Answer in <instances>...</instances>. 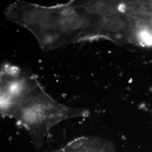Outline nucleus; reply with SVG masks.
Wrapping results in <instances>:
<instances>
[{"instance_id":"obj_1","label":"nucleus","mask_w":152,"mask_h":152,"mask_svg":"<svg viewBox=\"0 0 152 152\" xmlns=\"http://www.w3.org/2000/svg\"><path fill=\"white\" fill-rule=\"evenodd\" d=\"M1 114L14 119L24 128L39 150L52 128L88 112L60 103L43 89L29 71L5 64L1 70Z\"/></svg>"},{"instance_id":"obj_2","label":"nucleus","mask_w":152,"mask_h":152,"mask_svg":"<svg viewBox=\"0 0 152 152\" xmlns=\"http://www.w3.org/2000/svg\"><path fill=\"white\" fill-rule=\"evenodd\" d=\"M123 28V25L121 23L118 21H114L111 22L108 25L107 28L112 32H117Z\"/></svg>"},{"instance_id":"obj_3","label":"nucleus","mask_w":152,"mask_h":152,"mask_svg":"<svg viewBox=\"0 0 152 152\" xmlns=\"http://www.w3.org/2000/svg\"><path fill=\"white\" fill-rule=\"evenodd\" d=\"M140 38L142 40L148 45H151L152 43V37L148 32L144 31L140 34Z\"/></svg>"},{"instance_id":"obj_4","label":"nucleus","mask_w":152,"mask_h":152,"mask_svg":"<svg viewBox=\"0 0 152 152\" xmlns=\"http://www.w3.org/2000/svg\"><path fill=\"white\" fill-rule=\"evenodd\" d=\"M110 10V7H107L102 3L96 6V13L101 15H103L107 12Z\"/></svg>"},{"instance_id":"obj_5","label":"nucleus","mask_w":152,"mask_h":152,"mask_svg":"<svg viewBox=\"0 0 152 152\" xmlns=\"http://www.w3.org/2000/svg\"><path fill=\"white\" fill-rule=\"evenodd\" d=\"M147 22L144 19H139L136 22V26L137 27L140 28H145L146 26Z\"/></svg>"},{"instance_id":"obj_6","label":"nucleus","mask_w":152,"mask_h":152,"mask_svg":"<svg viewBox=\"0 0 152 152\" xmlns=\"http://www.w3.org/2000/svg\"><path fill=\"white\" fill-rule=\"evenodd\" d=\"M142 8L145 9L151 8V4L150 3H145L142 5Z\"/></svg>"},{"instance_id":"obj_7","label":"nucleus","mask_w":152,"mask_h":152,"mask_svg":"<svg viewBox=\"0 0 152 152\" xmlns=\"http://www.w3.org/2000/svg\"><path fill=\"white\" fill-rule=\"evenodd\" d=\"M144 12L147 14H151L152 13V9L151 8H149L145 9L144 10Z\"/></svg>"},{"instance_id":"obj_8","label":"nucleus","mask_w":152,"mask_h":152,"mask_svg":"<svg viewBox=\"0 0 152 152\" xmlns=\"http://www.w3.org/2000/svg\"><path fill=\"white\" fill-rule=\"evenodd\" d=\"M120 10L121 11L124 10L125 9V7L124 6L121 5L120 7Z\"/></svg>"},{"instance_id":"obj_9","label":"nucleus","mask_w":152,"mask_h":152,"mask_svg":"<svg viewBox=\"0 0 152 152\" xmlns=\"http://www.w3.org/2000/svg\"><path fill=\"white\" fill-rule=\"evenodd\" d=\"M151 9H152V3H151Z\"/></svg>"}]
</instances>
